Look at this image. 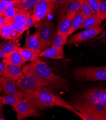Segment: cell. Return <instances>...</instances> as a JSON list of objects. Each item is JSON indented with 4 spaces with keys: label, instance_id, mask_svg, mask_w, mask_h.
Masks as SVG:
<instances>
[{
    "label": "cell",
    "instance_id": "74e56055",
    "mask_svg": "<svg viewBox=\"0 0 106 120\" xmlns=\"http://www.w3.org/2000/svg\"><path fill=\"white\" fill-rule=\"evenodd\" d=\"M105 38H106V30L104 31L101 34H100V35L98 37H97V38H95V39H94V40L93 41L92 43L95 42L97 40H100V39H104Z\"/></svg>",
    "mask_w": 106,
    "mask_h": 120
},
{
    "label": "cell",
    "instance_id": "7c38bea8",
    "mask_svg": "<svg viewBox=\"0 0 106 120\" xmlns=\"http://www.w3.org/2000/svg\"><path fill=\"white\" fill-rule=\"evenodd\" d=\"M81 0H69L61 8L57 11V17L59 21L66 15L77 13L80 9Z\"/></svg>",
    "mask_w": 106,
    "mask_h": 120
},
{
    "label": "cell",
    "instance_id": "d590c367",
    "mask_svg": "<svg viewBox=\"0 0 106 120\" xmlns=\"http://www.w3.org/2000/svg\"><path fill=\"white\" fill-rule=\"evenodd\" d=\"M7 65L4 62H0V77H3Z\"/></svg>",
    "mask_w": 106,
    "mask_h": 120
},
{
    "label": "cell",
    "instance_id": "52a82bcc",
    "mask_svg": "<svg viewBox=\"0 0 106 120\" xmlns=\"http://www.w3.org/2000/svg\"><path fill=\"white\" fill-rule=\"evenodd\" d=\"M13 107L16 112L18 120H22L30 117H40L38 110L26 98H24Z\"/></svg>",
    "mask_w": 106,
    "mask_h": 120
},
{
    "label": "cell",
    "instance_id": "8fae6325",
    "mask_svg": "<svg viewBox=\"0 0 106 120\" xmlns=\"http://www.w3.org/2000/svg\"><path fill=\"white\" fill-rule=\"evenodd\" d=\"M23 47L27 48L38 53L43 51L47 48L44 42L35 33L33 34H26Z\"/></svg>",
    "mask_w": 106,
    "mask_h": 120
},
{
    "label": "cell",
    "instance_id": "83f0119b",
    "mask_svg": "<svg viewBox=\"0 0 106 120\" xmlns=\"http://www.w3.org/2000/svg\"><path fill=\"white\" fill-rule=\"evenodd\" d=\"M40 1L41 0H29L25 2L15 4L14 7L28 11L29 9L34 8Z\"/></svg>",
    "mask_w": 106,
    "mask_h": 120
},
{
    "label": "cell",
    "instance_id": "d4e9b609",
    "mask_svg": "<svg viewBox=\"0 0 106 120\" xmlns=\"http://www.w3.org/2000/svg\"><path fill=\"white\" fill-rule=\"evenodd\" d=\"M19 91L16 85V81L5 78L4 81V92L6 95L14 94Z\"/></svg>",
    "mask_w": 106,
    "mask_h": 120
},
{
    "label": "cell",
    "instance_id": "5b68a950",
    "mask_svg": "<svg viewBox=\"0 0 106 120\" xmlns=\"http://www.w3.org/2000/svg\"><path fill=\"white\" fill-rule=\"evenodd\" d=\"M35 26L36 27L35 33L44 42L47 47L50 46L57 33L54 23L48 20L44 19Z\"/></svg>",
    "mask_w": 106,
    "mask_h": 120
},
{
    "label": "cell",
    "instance_id": "30bf717a",
    "mask_svg": "<svg viewBox=\"0 0 106 120\" xmlns=\"http://www.w3.org/2000/svg\"><path fill=\"white\" fill-rule=\"evenodd\" d=\"M54 12L53 0H41L36 5L32 14L35 25Z\"/></svg>",
    "mask_w": 106,
    "mask_h": 120
},
{
    "label": "cell",
    "instance_id": "5bb4252c",
    "mask_svg": "<svg viewBox=\"0 0 106 120\" xmlns=\"http://www.w3.org/2000/svg\"><path fill=\"white\" fill-rule=\"evenodd\" d=\"M76 14L72 13L67 14L58 22L57 33L68 34Z\"/></svg>",
    "mask_w": 106,
    "mask_h": 120
},
{
    "label": "cell",
    "instance_id": "603a6c76",
    "mask_svg": "<svg viewBox=\"0 0 106 120\" xmlns=\"http://www.w3.org/2000/svg\"><path fill=\"white\" fill-rule=\"evenodd\" d=\"M68 38L67 34L57 33L53 40L52 46L56 48H64L67 43Z\"/></svg>",
    "mask_w": 106,
    "mask_h": 120
},
{
    "label": "cell",
    "instance_id": "ba28073f",
    "mask_svg": "<svg viewBox=\"0 0 106 120\" xmlns=\"http://www.w3.org/2000/svg\"><path fill=\"white\" fill-rule=\"evenodd\" d=\"M104 31V26H99L86 29L72 36L67 41L69 45H77L97 38Z\"/></svg>",
    "mask_w": 106,
    "mask_h": 120
},
{
    "label": "cell",
    "instance_id": "7a4b0ae2",
    "mask_svg": "<svg viewBox=\"0 0 106 120\" xmlns=\"http://www.w3.org/2000/svg\"><path fill=\"white\" fill-rule=\"evenodd\" d=\"M22 70L23 73L35 76L53 89L65 88L68 84L66 79L55 74L52 69L39 57L23 66Z\"/></svg>",
    "mask_w": 106,
    "mask_h": 120
},
{
    "label": "cell",
    "instance_id": "f546056e",
    "mask_svg": "<svg viewBox=\"0 0 106 120\" xmlns=\"http://www.w3.org/2000/svg\"><path fill=\"white\" fill-rule=\"evenodd\" d=\"M97 14L102 21L106 19V1L101 0L99 5Z\"/></svg>",
    "mask_w": 106,
    "mask_h": 120
},
{
    "label": "cell",
    "instance_id": "f35d334b",
    "mask_svg": "<svg viewBox=\"0 0 106 120\" xmlns=\"http://www.w3.org/2000/svg\"><path fill=\"white\" fill-rule=\"evenodd\" d=\"M5 78L0 77V93L4 92V81Z\"/></svg>",
    "mask_w": 106,
    "mask_h": 120
},
{
    "label": "cell",
    "instance_id": "9a60e30c",
    "mask_svg": "<svg viewBox=\"0 0 106 120\" xmlns=\"http://www.w3.org/2000/svg\"><path fill=\"white\" fill-rule=\"evenodd\" d=\"M65 56L64 48H56L51 46L39 54V57H44L53 59H60Z\"/></svg>",
    "mask_w": 106,
    "mask_h": 120
},
{
    "label": "cell",
    "instance_id": "f1b7e54d",
    "mask_svg": "<svg viewBox=\"0 0 106 120\" xmlns=\"http://www.w3.org/2000/svg\"><path fill=\"white\" fill-rule=\"evenodd\" d=\"M80 10L85 17H88L94 14L90 9L87 0H81L80 1Z\"/></svg>",
    "mask_w": 106,
    "mask_h": 120
},
{
    "label": "cell",
    "instance_id": "9c48e42d",
    "mask_svg": "<svg viewBox=\"0 0 106 120\" xmlns=\"http://www.w3.org/2000/svg\"><path fill=\"white\" fill-rule=\"evenodd\" d=\"M16 85L19 90L21 92L43 87H49L46 83L35 76L23 73L16 81Z\"/></svg>",
    "mask_w": 106,
    "mask_h": 120
},
{
    "label": "cell",
    "instance_id": "e575fe53",
    "mask_svg": "<svg viewBox=\"0 0 106 120\" xmlns=\"http://www.w3.org/2000/svg\"><path fill=\"white\" fill-rule=\"evenodd\" d=\"M4 104L3 102L2 101V96L0 95V120H5L4 114Z\"/></svg>",
    "mask_w": 106,
    "mask_h": 120
},
{
    "label": "cell",
    "instance_id": "ac0fdd59",
    "mask_svg": "<svg viewBox=\"0 0 106 120\" xmlns=\"http://www.w3.org/2000/svg\"><path fill=\"white\" fill-rule=\"evenodd\" d=\"M9 22L11 28V38L10 41L14 44L18 45V43L20 37L26 30L25 28L17 25L11 19H10Z\"/></svg>",
    "mask_w": 106,
    "mask_h": 120
},
{
    "label": "cell",
    "instance_id": "7402d4cb",
    "mask_svg": "<svg viewBox=\"0 0 106 120\" xmlns=\"http://www.w3.org/2000/svg\"><path fill=\"white\" fill-rule=\"evenodd\" d=\"M85 17L80 9L77 11L74 18L73 20L71 26L68 32V35H71L76 30L78 29L81 24L83 22Z\"/></svg>",
    "mask_w": 106,
    "mask_h": 120
},
{
    "label": "cell",
    "instance_id": "3957f363",
    "mask_svg": "<svg viewBox=\"0 0 106 120\" xmlns=\"http://www.w3.org/2000/svg\"><path fill=\"white\" fill-rule=\"evenodd\" d=\"M73 77L77 81H106V66L77 68L74 72Z\"/></svg>",
    "mask_w": 106,
    "mask_h": 120
},
{
    "label": "cell",
    "instance_id": "b9f144b4",
    "mask_svg": "<svg viewBox=\"0 0 106 120\" xmlns=\"http://www.w3.org/2000/svg\"><path fill=\"white\" fill-rule=\"evenodd\" d=\"M101 42H102L103 43H105V44H106V39H102V40H101Z\"/></svg>",
    "mask_w": 106,
    "mask_h": 120
},
{
    "label": "cell",
    "instance_id": "44dd1931",
    "mask_svg": "<svg viewBox=\"0 0 106 120\" xmlns=\"http://www.w3.org/2000/svg\"><path fill=\"white\" fill-rule=\"evenodd\" d=\"M18 51L26 62L27 61H33L39 57V53L27 48L20 47Z\"/></svg>",
    "mask_w": 106,
    "mask_h": 120
},
{
    "label": "cell",
    "instance_id": "e0dca14e",
    "mask_svg": "<svg viewBox=\"0 0 106 120\" xmlns=\"http://www.w3.org/2000/svg\"><path fill=\"white\" fill-rule=\"evenodd\" d=\"M102 21L98 14H93L88 17H85L78 29H87L100 26Z\"/></svg>",
    "mask_w": 106,
    "mask_h": 120
},
{
    "label": "cell",
    "instance_id": "6da1fadb",
    "mask_svg": "<svg viewBox=\"0 0 106 120\" xmlns=\"http://www.w3.org/2000/svg\"><path fill=\"white\" fill-rule=\"evenodd\" d=\"M53 88L40 87L22 92L24 98L28 99L38 110L59 107L74 113L76 110L59 95L53 91Z\"/></svg>",
    "mask_w": 106,
    "mask_h": 120
},
{
    "label": "cell",
    "instance_id": "4fadbf2b",
    "mask_svg": "<svg viewBox=\"0 0 106 120\" xmlns=\"http://www.w3.org/2000/svg\"><path fill=\"white\" fill-rule=\"evenodd\" d=\"M11 20L18 26L25 28L26 30L35 26L32 14L28 11L17 15Z\"/></svg>",
    "mask_w": 106,
    "mask_h": 120
},
{
    "label": "cell",
    "instance_id": "d6a6232c",
    "mask_svg": "<svg viewBox=\"0 0 106 120\" xmlns=\"http://www.w3.org/2000/svg\"><path fill=\"white\" fill-rule=\"evenodd\" d=\"M74 113H75L76 115L78 116L80 118L83 120H96L95 119H94L92 117H91L84 113L81 112L77 110H76Z\"/></svg>",
    "mask_w": 106,
    "mask_h": 120
},
{
    "label": "cell",
    "instance_id": "60d3db41",
    "mask_svg": "<svg viewBox=\"0 0 106 120\" xmlns=\"http://www.w3.org/2000/svg\"><path fill=\"white\" fill-rule=\"evenodd\" d=\"M11 1L14 3V4H15L18 3L25 2L29 1V0H11Z\"/></svg>",
    "mask_w": 106,
    "mask_h": 120
},
{
    "label": "cell",
    "instance_id": "8d00e7d4",
    "mask_svg": "<svg viewBox=\"0 0 106 120\" xmlns=\"http://www.w3.org/2000/svg\"><path fill=\"white\" fill-rule=\"evenodd\" d=\"M7 7L5 0H0V12H4Z\"/></svg>",
    "mask_w": 106,
    "mask_h": 120
},
{
    "label": "cell",
    "instance_id": "1f68e13d",
    "mask_svg": "<svg viewBox=\"0 0 106 120\" xmlns=\"http://www.w3.org/2000/svg\"><path fill=\"white\" fill-rule=\"evenodd\" d=\"M69 0H53L54 11L61 8Z\"/></svg>",
    "mask_w": 106,
    "mask_h": 120
},
{
    "label": "cell",
    "instance_id": "d6986e66",
    "mask_svg": "<svg viewBox=\"0 0 106 120\" xmlns=\"http://www.w3.org/2000/svg\"><path fill=\"white\" fill-rule=\"evenodd\" d=\"M2 61L8 65L22 66L26 62L19 53L18 50L11 53L10 56L3 59Z\"/></svg>",
    "mask_w": 106,
    "mask_h": 120
},
{
    "label": "cell",
    "instance_id": "4316f807",
    "mask_svg": "<svg viewBox=\"0 0 106 120\" xmlns=\"http://www.w3.org/2000/svg\"><path fill=\"white\" fill-rule=\"evenodd\" d=\"M9 22L0 26V37L5 40L10 41L11 38V28Z\"/></svg>",
    "mask_w": 106,
    "mask_h": 120
},
{
    "label": "cell",
    "instance_id": "484cf974",
    "mask_svg": "<svg viewBox=\"0 0 106 120\" xmlns=\"http://www.w3.org/2000/svg\"><path fill=\"white\" fill-rule=\"evenodd\" d=\"M27 11H28L27 10L18 8L15 7H8L5 9L3 13L7 18L10 19H11L17 15L20 14L26 13Z\"/></svg>",
    "mask_w": 106,
    "mask_h": 120
},
{
    "label": "cell",
    "instance_id": "277c9868",
    "mask_svg": "<svg viewBox=\"0 0 106 120\" xmlns=\"http://www.w3.org/2000/svg\"><path fill=\"white\" fill-rule=\"evenodd\" d=\"M74 108L96 120H106V105L99 102L79 101L73 100L70 103Z\"/></svg>",
    "mask_w": 106,
    "mask_h": 120
},
{
    "label": "cell",
    "instance_id": "2e32d148",
    "mask_svg": "<svg viewBox=\"0 0 106 120\" xmlns=\"http://www.w3.org/2000/svg\"><path fill=\"white\" fill-rule=\"evenodd\" d=\"M22 73L21 66L7 65L3 77L8 79L17 81Z\"/></svg>",
    "mask_w": 106,
    "mask_h": 120
},
{
    "label": "cell",
    "instance_id": "ab89813d",
    "mask_svg": "<svg viewBox=\"0 0 106 120\" xmlns=\"http://www.w3.org/2000/svg\"><path fill=\"white\" fill-rule=\"evenodd\" d=\"M10 54H11V53L10 54H4L1 52H0V59H1V58L3 59L4 58L10 56Z\"/></svg>",
    "mask_w": 106,
    "mask_h": 120
},
{
    "label": "cell",
    "instance_id": "836d02e7",
    "mask_svg": "<svg viewBox=\"0 0 106 120\" xmlns=\"http://www.w3.org/2000/svg\"><path fill=\"white\" fill-rule=\"evenodd\" d=\"M10 19L7 18L3 12H0V26L9 22Z\"/></svg>",
    "mask_w": 106,
    "mask_h": 120
},
{
    "label": "cell",
    "instance_id": "8992f818",
    "mask_svg": "<svg viewBox=\"0 0 106 120\" xmlns=\"http://www.w3.org/2000/svg\"><path fill=\"white\" fill-rule=\"evenodd\" d=\"M75 100L89 102H99L106 105V88L90 89L77 94Z\"/></svg>",
    "mask_w": 106,
    "mask_h": 120
},
{
    "label": "cell",
    "instance_id": "7bdbcfd3",
    "mask_svg": "<svg viewBox=\"0 0 106 120\" xmlns=\"http://www.w3.org/2000/svg\"><path fill=\"white\" fill-rule=\"evenodd\" d=\"M104 1H106V0H104Z\"/></svg>",
    "mask_w": 106,
    "mask_h": 120
},
{
    "label": "cell",
    "instance_id": "4dcf8cb0",
    "mask_svg": "<svg viewBox=\"0 0 106 120\" xmlns=\"http://www.w3.org/2000/svg\"><path fill=\"white\" fill-rule=\"evenodd\" d=\"M88 4L94 14H97L99 5L101 0H87Z\"/></svg>",
    "mask_w": 106,
    "mask_h": 120
},
{
    "label": "cell",
    "instance_id": "cb8c5ba5",
    "mask_svg": "<svg viewBox=\"0 0 106 120\" xmlns=\"http://www.w3.org/2000/svg\"><path fill=\"white\" fill-rule=\"evenodd\" d=\"M20 49L18 45L13 43H7L4 41L0 43V52L4 54H10Z\"/></svg>",
    "mask_w": 106,
    "mask_h": 120
},
{
    "label": "cell",
    "instance_id": "ffe728a7",
    "mask_svg": "<svg viewBox=\"0 0 106 120\" xmlns=\"http://www.w3.org/2000/svg\"><path fill=\"white\" fill-rule=\"evenodd\" d=\"M23 98L24 96L23 93L19 91L14 94L6 95L2 96V101L4 104L10 105L13 106Z\"/></svg>",
    "mask_w": 106,
    "mask_h": 120
}]
</instances>
